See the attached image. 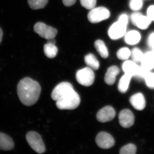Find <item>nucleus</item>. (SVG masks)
Segmentation results:
<instances>
[{
  "label": "nucleus",
  "mask_w": 154,
  "mask_h": 154,
  "mask_svg": "<svg viewBox=\"0 0 154 154\" xmlns=\"http://www.w3.org/2000/svg\"><path fill=\"white\" fill-rule=\"evenodd\" d=\"M139 66H138L137 63L133 60H125L122 65V69L125 73L130 75L132 77H134L136 74Z\"/></svg>",
  "instance_id": "nucleus-18"
},
{
  "label": "nucleus",
  "mask_w": 154,
  "mask_h": 154,
  "mask_svg": "<svg viewBox=\"0 0 154 154\" xmlns=\"http://www.w3.org/2000/svg\"><path fill=\"white\" fill-rule=\"evenodd\" d=\"M115 110L110 106L103 107L98 111L96 115L97 120L100 122H108L115 117Z\"/></svg>",
  "instance_id": "nucleus-12"
},
{
  "label": "nucleus",
  "mask_w": 154,
  "mask_h": 154,
  "mask_svg": "<svg viewBox=\"0 0 154 154\" xmlns=\"http://www.w3.org/2000/svg\"><path fill=\"white\" fill-rule=\"evenodd\" d=\"M94 46L99 55L103 58H107L109 56L108 49L105 45V42L99 39L95 41Z\"/></svg>",
  "instance_id": "nucleus-20"
},
{
  "label": "nucleus",
  "mask_w": 154,
  "mask_h": 154,
  "mask_svg": "<svg viewBox=\"0 0 154 154\" xmlns=\"http://www.w3.org/2000/svg\"><path fill=\"white\" fill-rule=\"evenodd\" d=\"M81 5L88 10H92L95 8L96 0H80Z\"/></svg>",
  "instance_id": "nucleus-29"
},
{
  "label": "nucleus",
  "mask_w": 154,
  "mask_h": 154,
  "mask_svg": "<svg viewBox=\"0 0 154 154\" xmlns=\"http://www.w3.org/2000/svg\"><path fill=\"white\" fill-rule=\"evenodd\" d=\"M132 76L130 75L125 73L121 77L119 82L118 89L121 93H126L128 90L130 82Z\"/></svg>",
  "instance_id": "nucleus-19"
},
{
  "label": "nucleus",
  "mask_w": 154,
  "mask_h": 154,
  "mask_svg": "<svg viewBox=\"0 0 154 154\" xmlns=\"http://www.w3.org/2000/svg\"><path fill=\"white\" fill-rule=\"evenodd\" d=\"M77 0H63V5L66 7H70L74 5Z\"/></svg>",
  "instance_id": "nucleus-33"
},
{
  "label": "nucleus",
  "mask_w": 154,
  "mask_h": 154,
  "mask_svg": "<svg viewBox=\"0 0 154 154\" xmlns=\"http://www.w3.org/2000/svg\"><path fill=\"white\" fill-rule=\"evenodd\" d=\"M33 29L36 33L47 40L54 38L57 33V30L55 28L41 22L36 23L34 25Z\"/></svg>",
  "instance_id": "nucleus-9"
},
{
  "label": "nucleus",
  "mask_w": 154,
  "mask_h": 154,
  "mask_svg": "<svg viewBox=\"0 0 154 154\" xmlns=\"http://www.w3.org/2000/svg\"><path fill=\"white\" fill-rule=\"evenodd\" d=\"M144 53L138 47H134L131 50V56L132 60L135 62L140 63L143 57Z\"/></svg>",
  "instance_id": "nucleus-25"
},
{
  "label": "nucleus",
  "mask_w": 154,
  "mask_h": 154,
  "mask_svg": "<svg viewBox=\"0 0 154 154\" xmlns=\"http://www.w3.org/2000/svg\"><path fill=\"white\" fill-rule=\"evenodd\" d=\"M130 102L136 110H142L146 106V100L143 94L139 93L133 95L130 99Z\"/></svg>",
  "instance_id": "nucleus-14"
},
{
  "label": "nucleus",
  "mask_w": 154,
  "mask_h": 154,
  "mask_svg": "<svg viewBox=\"0 0 154 154\" xmlns=\"http://www.w3.org/2000/svg\"><path fill=\"white\" fill-rule=\"evenodd\" d=\"M48 43H51V44L55 45L56 43V41L55 39H54V38H51V39H48Z\"/></svg>",
  "instance_id": "nucleus-34"
},
{
  "label": "nucleus",
  "mask_w": 154,
  "mask_h": 154,
  "mask_svg": "<svg viewBox=\"0 0 154 154\" xmlns=\"http://www.w3.org/2000/svg\"><path fill=\"white\" fill-rule=\"evenodd\" d=\"M14 147V142L12 138L6 134L0 132V150H11Z\"/></svg>",
  "instance_id": "nucleus-15"
},
{
  "label": "nucleus",
  "mask_w": 154,
  "mask_h": 154,
  "mask_svg": "<svg viewBox=\"0 0 154 154\" xmlns=\"http://www.w3.org/2000/svg\"><path fill=\"white\" fill-rule=\"evenodd\" d=\"M143 1H144V0H143Z\"/></svg>",
  "instance_id": "nucleus-37"
},
{
  "label": "nucleus",
  "mask_w": 154,
  "mask_h": 154,
  "mask_svg": "<svg viewBox=\"0 0 154 154\" xmlns=\"http://www.w3.org/2000/svg\"><path fill=\"white\" fill-rule=\"evenodd\" d=\"M146 15L152 22H154V5H151L148 7L146 11Z\"/></svg>",
  "instance_id": "nucleus-31"
},
{
  "label": "nucleus",
  "mask_w": 154,
  "mask_h": 154,
  "mask_svg": "<svg viewBox=\"0 0 154 154\" xmlns=\"http://www.w3.org/2000/svg\"><path fill=\"white\" fill-rule=\"evenodd\" d=\"M119 69L116 66H113L109 67L105 74V83L109 85H113L115 82L116 76L119 73Z\"/></svg>",
  "instance_id": "nucleus-16"
},
{
  "label": "nucleus",
  "mask_w": 154,
  "mask_h": 154,
  "mask_svg": "<svg viewBox=\"0 0 154 154\" xmlns=\"http://www.w3.org/2000/svg\"><path fill=\"white\" fill-rule=\"evenodd\" d=\"M116 56L120 60H128L131 56V50L127 47H122L117 51Z\"/></svg>",
  "instance_id": "nucleus-24"
},
{
  "label": "nucleus",
  "mask_w": 154,
  "mask_h": 154,
  "mask_svg": "<svg viewBox=\"0 0 154 154\" xmlns=\"http://www.w3.org/2000/svg\"><path fill=\"white\" fill-rule=\"evenodd\" d=\"M150 71L144 68L142 66H139L138 69L136 74L135 75L134 77L138 79L142 80L144 79L147 74Z\"/></svg>",
  "instance_id": "nucleus-30"
},
{
  "label": "nucleus",
  "mask_w": 154,
  "mask_h": 154,
  "mask_svg": "<svg viewBox=\"0 0 154 154\" xmlns=\"http://www.w3.org/2000/svg\"><path fill=\"white\" fill-rule=\"evenodd\" d=\"M146 85L150 89H154V73L149 72L144 78Z\"/></svg>",
  "instance_id": "nucleus-28"
},
{
  "label": "nucleus",
  "mask_w": 154,
  "mask_h": 154,
  "mask_svg": "<svg viewBox=\"0 0 154 154\" xmlns=\"http://www.w3.org/2000/svg\"><path fill=\"white\" fill-rule=\"evenodd\" d=\"M141 66L151 70L154 69V53L152 50L144 53L143 57L140 62Z\"/></svg>",
  "instance_id": "nucleus-17"
},
{
  "label": "nucleus",
  "mask_w": 154,
  "mask_h": 154,
  "mask_svg": "<svg viewBox=\"0 0 154 154\" xmlns=\"http://www.w3.org/2000/svg\"><path fill=\"white\" fill-rule=\"evenodd\" d=\"M44 52L45 54L47 57L49 58H53L57 54L58 49L55 45L47 42L44 45Z\"/></svg>",
  "instance_id": "nucleus-22"
},
{
  "label": "nucleus",
  "mask_w": 154,
  "mask_h": 154,
  "mask_svg": "<svg viewBox=\"0 0 154 154\" xmlns=\"http://www.w3.org/2000/svg\"><path fill=\"white\" fill-rule=\"evenodd\" d=\"M81 99L78 93L74 91L64 99L57 101V107L60 110H73L79 107Z\"/></svg>",
  "instance_id": "nucleus-2"
},
{
  "label": "nucleus",
  "mask_w": 154,
  "mask_h": 154,
  "mask_svg": "<svg viewBox=\"0 0 154 154\" xmlns=\"http://www.w3.org/2000/svg\"><path fill=\"white\" fill-rule=\"evenodd\" d=\"M77 82L82 85L89 87L93 85L95 80L94 71L89 67H87L77 71L76 74Z\"/></svg>",
  "instance_id": "nucleus-6"
},
{
  "label": "nucleus",
  "mask_w": 154,
  "mask_h": 154,
  "mask_svg": "<svg viewBox=\"0 0 154 154\" xmlns=\"http://www.w3.org/2000/svg\"><path fill=\"white\" fill-rule=\"evenodd\" d=\"M96 142L98 146L103 149H110L115 144V140L113 137L105 132H101L98 134L96 137Z\"/></svg>",
  "instance_id": "nucleus-10"
},
{
  "label": "nucleus",
  "mask_w": 154,
  "mask_h": 154,
  "mask_svg": "<svg viewBox=\"0 0 154 154\" xmlns=\"http://www.w3.org/2000/svg\"><path fill=\"white\" fill-rule=\"evenodd\" d=\"M123 37L126 44L130 46H135L140 42L142 35L140 32L137 30H131L127 31Z\"/></svg>",
  "instance_id": "nucleus-13"
},
{
  "label": "nucleus",
  "mask_w": 154,
  "mask_h": 154,
  "mask_svg": "<svg viewBox=\"0 0 154 154\" xmlns=\"http://www.w3.org/2000/svg\"><path fill=\"white\" fill-rule=\"evenodd\" d=\"M130 19L133 25L141 30L147 29L152 22L146 15H143L139 11L134 12L131 15Z\"/></svg>",
  "instance_id": "nucleus-8"
},
{
  "label": "nucleus",
  "mask_w": 154,
  "mask_h": 154,
  "mask_svg": "<svg viewBox=\"0 0 154 154\" xmlns=\"http://www.w3.org/2000/svg\"><path fill=\"white\" fill-rule=\"evenodd\" d=\"M128 6L133 12H139L143 6V0H129Z\"/></svg>",
  "instance_id": "nucleus-26"
},
{
  "label": "nucleus",
  "mask_w": 154,
  "mask_h": 154,
  "mask_svg": "<svg viewBox=\"0 0 154 154\" xmlns=\"http://www.w3.org/2000/svg\"><path fill=\"white\" fill-rule=\"evenodd\" d=\"M146 42L149 48L151 50L154 48V31L149 34L147 38Z\"/></svg>",
  "instance_id": "nucleus-32"
},
{
  "label": "nucleus",
  "mask_w": 154,
  "mask_h": 154,
  "mask_svg": "<svg viewBox=\"0 0 154 154\" xmlns=\"http://www.w3.org/2000/svg\"><path fill=\"white\" fill-rule=\"evenodd\" d=\"M3 36V30H2V28H0V44H1V42H2V40Z\"/></svg>",
  "instance_id": "nucleus-35"
},
{
  "label": "nucleus",
  "mask_w": 154,
  "mask_h": 154,
  "mask_svg": "<svg viewBox=\"0 0 154 154\" xmlns=\"http://www.w3.org/2000/svg\"><path fill=\"white\" fill-rule=\"evenodd\" d=\"M136 146L133 144L130 143L124 146L120 149L121 154H134L136 153Z\"/></svg>",
  "instance_id": "nucleus-27"
},
{
  "label": "nucleus",
  "mask_w": 154,
  "mask_h": 154,
  "mask_svg": "<svg viewBox=\"0 0 154 154\" xmlns=\"http://www.w3.org/2000/svg\"><path fill=\"white\" fill-rule=\"evenodd\" d=\"M151 50L152 51H153V52L154 53V48H153V49L152 50Z\"/></svg>",
  "instance_id": "nucleus-36"
},
{
  "label": "nucleus",
  "mask_w": 154,
  "mask_h": 154,
  "mask_svg": "<svg viewBox=\"0 0 154 154\" xmlns=\"http://www.w3.org/2000/svg\"><path fill=\"white\" fill-rule=\"evenodd\" d=\"M26 138L30 147L36 152L42 154L45 152L44 142L41 136L37 132L29 131L26 134Z\"/></svg>",
  "instance_id": "nucleus-5"
},
{
  "label": "nucleus",
  "mask_w": 154,
  "mask_h": 154,
  "mask_svg": "<svg viewBox=\"0 0 154 154\" xmlns=\"http://www.w3.org/2000/svg\"><path fill=\"white\" fill-rule=\"evenodd\" d=\"M74 91L71 84L67 82H63L54 88L51 97L53 100L57 102L65 98Z\"/></svg>",
  "instance_id": "nucleus-3"
},
{
  "label": "nucleus",
  "mask_w": 154,
  "mask_h": 154,
  "mask_svg": "<svg viewBox=\"0 0 154 154\" xmlns=\"http://www.w3.org/2000/svg\"><path fill=\"white\" fill-rule=\"evenodd\" d=\"M85 60L86 64L92 69L97 70L99 69L100 66L99 61L92 54H89L85 56Z\"/></svg>",
  "instance_id": "nucleus-21"
},
{
  "label": "nucleus",
  "mask_w": 154,
  "mask_h": 154,
  "mask_svg": "<svg viewBox=\"0 0 154 154\" xmlns=\"http://www.w3.org/2000/svg\"><path fill=\"white\" fill-rule=\"evenodd\" d=\"M110 11L103 7L94 8L88 14V19L92 23H97L108 19L110 17Z\"/></svg>",
  "instance_id": "nucleus-7"
},
{
  "label": "nucleus",
  "mask_w": 154,
  "mask_h": 154,
  "mask_svg": "<svg viewBox=\"0 0 154 154\" xmlns=\"http://www.w3.org/2000/svg\"><path fill=\"white\" fill-rule=\"evenodd\" d=\"M17 91L19 100L22 104L30 106L38 101L41 88L38 82L26 77L19 82Z\"/></svg>",
  "instance_id": "nucleus-1"
},
{
  "label": "nucleus",
  "mask_w": 154,
  "mask_h": 154,
  "mask_svg": "<svg viewBox=\"0 0 154 154\" xmlns=\"http://www.w3.org/2000/svg\"><path fill=\"white\" fill-rule=\"evenodd\" d=\"M29 7L33 10L44 8L47 5L48 0H28Z\"/></svg>",
  "instance_id": "nucleus-23"
},
{
  "label": "nucleus",
  "mask_w": 154,
  "mask_h": 154,
  "mask_svg": "<svg viewBox=\"0 0 154 154\" xmlns=\"http://www.w3.org/2000/svg\"><path fill=\"white\" fill-rule=\"evenodd\" d=\"M128 23L118 19L113 23L108 31V36L112 40H118L124 37L127 31Z\"/></svg>",
  "instance_id": "nucleus-4"
},
{
  "label": "nucleus",
  "mask_w": 154,
  "mask_h": 154,
  "mask_svg": "<svg viewBox=\"0 0 154 154\" xmlns=\"http://www.w3.org/2000/svg\"><path fill=\"white\" fill-rule=\"evenodd\" d=\"M119 121L122 127L129 128L134 123V115L132 111L129 109H124L121 110L119 114Z\"/></svg>",
  "instance_id": "nucleus-11"
}]
</instances>
